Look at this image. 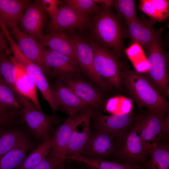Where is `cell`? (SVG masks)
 I'll use <instances>...</instances> for the list:
<instances>
[{
	"mask_svg": "<svg viewBox=\"0 0 169 169\" xmlns=\"http://www.w3.org/2000/svg\"><path fill=\"white\" fill-rule=\"evenodd\" d=\"M121 82L138 108H147L148 111L166 114L168 101L153 86L143 73L130 69L121 64Z\"/></svg>",
	"mask_w": 169,
	"mask_h": 169,
	"instance_id": "1",
	"label": "cell"
},
{
	"mask_svg": "<svg viewBox=\"0 0 169 169\" xmlns=\"http://www.w3.org/2000/svg\"><path fill=\"white\" fill-rule=\"evenodd\" d=\"M92 33L103 46L110 48L119 56L123 50L124 33L121 24L110 7L101 4L92 18Z\"/></svg>",
	"mask_w": 169,
	"mask_h": 169,
	"instance_id": "2",
	"label": "cell"
},
{
	"mask_svg": "<svg viewBox=\"0 0 169 169\" xmlns=\"http://www.w3.org/2000/svg\"><path fill=\"white\" fill-rule=\"evenodd\" d=\"M15 95L21 107V119L26 123L37 140L43 141L51 137L53 126L63 119L49 115L39 110L30 100L18 92Z\"/></svg>",
	"mask_w": 169,
	"mask_h": 169,
	"instance_id": "3",
	"label": "cell"
},
{
	"mask_svg": "<svg viewBox=\"0 0 169 169\" xmlns=\"http://www.w3.org/2000/svg\"><path fill=\"white\" fill-rule=\"evenodd\" d=\"M157 35L148 50V70L143 74L155 89L164 97H169V77L167 68V60L163 49L161 35Z\"/></svg>",
	"mask_w": 169,
	"mask_h": 169,
	"instance_id": "4",
	"label": "cell"
},
{
	"mask_svg": "<svg viewBox=\"0 0 169 169\" xmlns=\"http://www.w3.org/2000/svg\"><path fill=\"white\" fill-rule=\"evenodd\" d=\"M94 52V67L97 74L109 87L121 90V64L118 55L89 38Z\"/></svg>",
	"mask_w": 169,
	"mask_h": 169,
	"instance_id": "5",
	"label": "cell"
},
{
	"mask_svg": "<svg viewBox=\"0 0 169 169\" xmlns=\"http://www.w3.org/2000/svg\"><path fill=\"white\" fill-rule=\"evenodd\" d=\"M114 154L124 163L139 165L146 162L148 155L141 138L140 122L137 116L133 125L123 136L115 140Z\"/></svg>",
	"mask_w": 169,
	"mask_h": 169,
	"instance_id": "6",
	"label": "cell"
},
{
	"mask_svg": "<svg viewBox=\"0 0 169 169\" xmlns=\"http://www.w3.org/2000/svg\"><path fill=\"white\" fill-rule=\"evenodd\" d=\"M10 47L13 55L11 58L30 77L37 88L50 105L53 112L55 113L58 110L60 107L54 96L51 88L41 68L25 57L15 42H12L10 45Z\"/></svg>",
	"mask_w": 169,
	"mask_h": 169,
	"instance_id": "7",
	"label": "cell"
},
{
	"mask_svg": "<svg viewBox=\"0 0 169 169\" xmlns=\"http://www.w3.org/2000/svg\"><path fill=\"white\" fill-rule=\"evenodd\" d=\"M90 15L84 13L64 4L60 6L48 27L49 33L76 29L83 31L91 27Z\"/></svg>",
	"mask_w": 169,
	"mask_h": 169,
	"instance_id": "8",
	"label": "cell"
},
{
	"mask_svg": "<svg viewBox=\"0 0 169 169\" xmlns=\"http://www.w3.org/2000/svg\"><path fill=\"white\" fill-rule=\"evenodd\" d=\"M69 34L73 41L77 62L81 70L100 88L104 90H107L109 87L94 69L93 50L88 39L71 32Z\"/></svg>",
	"mask_w": 169,
	"mask_h": 169,
	"instance_id": "9",
	"label": "cell"
},
{
	"mask_svg": "<svg viewBox=\"0 0 169 169\" xmlns=\"http://www.w3.org/2000/svg\"><path fill=\"white\" fill-rule=\"evenodd\" d=\"M92 117L95 128L105 130L116 140L122 136L130 130L137 117L131 112L105 115L97 111H93Z\"/></svg>",
	"mask_w": 169,
	"mask_h": 169,
	"instance_id": "10",
	"label": "cell"
},
{
	"mask_svg": "<svg viewBox=\"0 0 169 169\" xmlns=\"http://www.w3.org/2000/svg\"><path fill=\"white\" fill-rule=\"evenodd\" d=\"M10 28L13 38L25 57L39 65L45 74L53 76L52 70L44 62V47L34 38L21 31L18 26H14Z\"/></svg>",
	"mask_w": 169,
	"mask_h": 169,
	"instance_id": "11",
	"label": "cell"
},
{
	"mask_svg": "<svg viewBox=\"0 0 169 169\" xmlns=\"http://www.w3.org/2000/svg\"><path fill=\"white\" fill-rule=\"evenodd\" d=\"M166 114L148 111L147 113L139 116L141 140L148 155L151 150L159 143L163 136L162 123Z\"/></svg>",
	"mask_w": 169,
	"mask_h": 169,
	"instance_id": "12",
	"label": "cell"
},
{
	"mask_svg": "<svg viewBox=\"0 0 169 169\" xmlns=\"http://www.w3.org/2000/svg\"><path fill=\"white\" fill-rule=\"evenodd\" d=\"M85 110L69 115L54 132L53 145L49 155L54 157L63 164H64L66 160L67 151L74 126L82 116Z\"/></svg>",
	"mask_w": 169,
	"mask_h": 169,
	"instance_id": "13",
	"label": "cell"
},
{
	"mask_svg": "<svg viewBox=\"0 0 169 169\" xmlns=\"http://www.w3.org/2000/svg\"><path fill=\"white\" fill-rule=\"evenodd\" d=\"M95 129V132L91 133L80 155L91 158L104 159L114 154L115 141L105 130L99 128Z\"/></svg>",
	"mask_w": 169,
	"mask_h": 169,
	"instance_id": "14",
	"label": "cell"
},
{
	"mask_svg": "<svg viewBox=\"0 0 169 169\" xmlns=\"http://www.w3.org/2000/svg\"><path fill=\"white\" fill-rule=\"evenodd\" d=\"M46 14L40 0L31 2L24 11L19 29L39 42L44 35L43 30Z\"/></svg>",
	"mask_w": 169,
	"mask_h": 169,
	"instance_id": "15",
	"label": "cell"
},
{
	"mask_svg": "<svg viewBox=\"0 0 169 169\" xmlns=\"http://www.w3.org/2000/svg\"><path fill=\"white\" fill-rule=\"evenodd\" d=\"M93 109L90 108L86 110L74 126L66 157L80 155L86 146L92 133L90 124Z\"/></svg>",
	"mask_w": 169,
	"mask_h": 169,
	"instance_id": "16",
	"label": "cell"
},
{
	"mask_svg": "<svg viewBox=\"0 0 169 169\" xmlns=\"http://www.w3.org/2000/svg\"><path fill=\"white\" fill-rule=\"evenodd\" d=\"M44 60L54 76L61 79L72 78L81 71L79 66L67 56L44 47Z\"/></svg>",
	"mask_w": 169,
	"mask_h": 169,
	"instance_id": "17",
	"label": "cell"
},
{
	"mask_svg": "<svg viewBox=\"0 0 169 169\" xmlns=\"http://www.w3.org/2000/svg\"><path fill=\"white\" fill-rule=\"evenodd\" d=\"M51 89L58 104L59 107H62L69 115L92 108L64 84H56Z\"/></svg>",
	"mask_w": 169,
	"mask_h": 169,
	"instance_id": "18",
	"label": "cell"
},
{
	"mask_svg": "<svg viewBox=\"0 0 169 169\" xmlns=\"http://www.w3.org/2000/svg\"><path fill=\"white\" fill-rule=\"evenodd\" d=\"M63 80L64 85L93 109L100 107L102 105L104 98L102 94L91 84L80 79L72 78Z\"/></svg>",
	"mask_w": 169,
	"mask_h": 169,
	"instance_id": "19",
	"label": "cell"
},
{
	"mask_svg": "<svg viewBox=\"0 0 169 169\" xmlns=\"http://www.w3.org/2000/svg\"><path fill=\"white\" fill-rule=\"evenodd\" d=\"M43 47L63 54L78 65L73 43L69 34L59 31L44 35L39 42Z\"/></svg>",
	"mask_w": 169,
	"mask_h": 169,
	"instance_id": "20",
	"label": "cell"
},
{
	"mask_svg": "<svg viewBox=\"0 0 169 169\" xmlns=\"http://www.w3.org/2000/svg\"><path fill=\"white\" fill-rule=\"evenodd\" d=\"M126 33L134 43L148 50L158 31L153 28L152 24L143 18H136L127 24Z\"/></svg>",
	"mask_w": 169,
	"mask_h": 169,
	"instance_id": "21",
	"label": "cell"
},
{
	"mask_svg": "<svg viewBox=\"0 0 169 169\" xmlns=\"http://www.w3.org/2000/svg\"><path fill=\"white\" fill-rule=\"evenodd\" d=\"M31 2L28 0H0V18L7 28L18 26Z\"/></svg>",
	"mask_w": 169,
	"mask_h": 169,
	"instance_id": "22",
	"label": "cell"
},
{
	"mask_svg": "<svg viewBox=\"0 0 169 169\" xmlns=\"http://www.w3.org/2000/svg\"><path fill=\"white\" fill-rule=\"evenodd\" d=\"M10 57L16 68L15 92L30 100L39 110L42 111L38 97L37 88L33 81L25 70Z\"/></svg>",
	"mask_w": 169,
	"mask_h": 169,
	"instance_id": "23",
	"label": "cell"
},
{
	"mask_svg": "<svg viewBox=\"0 0 169 169\" xmlns=\"http://www.w3.org/2000/svg\"><path fill=\"white\" fill-rule=\"evenodd\" d=\"M31 140L23 131L11 129L0 132V159L7 153Z\"/></svg>",
	"mask_w": 169,
	"mask_h": 169,
	"instance_id": "24",
	"label": "cell"
},
{
	"mask_svg": "<svg viewBox=\"0 0 169 169\" xmlns=\"http://www.w3.org/2000/svg\"><path fill=\"white\" fill-rule=\"evenodd\" d=\"M66 159L76 161L87 165L90 169H146V165H140L126 163H120L104 159L90 158L81 155L67 157Z\"/></svg>",
	"mask_w": 169,
	"mask_h": 169,
	"instance_id": "25",
	"label": "cell"
},
{
	"mask_svg": "<svg viewBox=\"0 0 169 169\" xmlns=\"http://www.w3.org/2000/svg\"><path fill=\"white\" fill-rule=\"evenodd\" d=\"M53 137L42 141L15 169H33L48 156L53 146Z\"/></svg>",
	"mask_w": 169,
	"mask_h": 169,
	"instance_id": "26",
	"label": "cell"
},
{
	"mask_svg": "<svg viewBox=\"0 0 169 169\" xmlns=\"http://www.w3.org/2000/svg\"><path fill=\"white\" fill-rule=\"evenodd\" d=\"M140 9L151 18L162 22L169 16V1L167 0H141Z\"/></svg>",
	"mask_w": 169,
	"mask_h": 169,
	"instance_id": "27",
	"label": "cell"
},
{
	"mask_svg": "<svg viewBox=\"0 0 169 169\" xmlns=\"http://www.w3.org/2000/svg\"><path fill=\"white\" fill-rule=\"evenodd\" d=\"M33 145L31 141L7 153L0 159V169H15L22 162Z\"/></svg>",
	"mask_w": 169,
	"mask_h": 169,
	"instance_id": "28",
	"label": "cell"
},
{
	"mask_svg": "<svg viewBox=\"0 0 169 169\" xmlns=\"http://www.w3.org/2000/svg\"><path fill=\"white\" fill-rule=\"evenodd\" d=\"M149 160L145 162L148 169H169L168 145L159 143L150 151Z\"/></svg>",
	"mask_w": 169,
	"mask_h": 169,
	"instance_id": "29",
	"label": "cell"
},
{
	"mask_svg": "<svg viewBox=\"0 0 169 169\" xmlns=\"http://www.w3.org/2000/svg\"><path fill=\"white\" fill-rule=\"evenodd\" d=\"M0 73L8 85L15 92L16 66L6 53H3L0 56Z\"/></svg>",
	"mask_w": 169,
	"mask_h": 169,
	"instance_id": "30",
	"label": "cell"
},
{
	"mask_svg": "<svg viewBox=\"0 0 169 169\" xmlns=\"http://www.w3.org/2000/svg\"><path fill=\"white\" fill-rule=\"evenodd\" d=\"M126 52L136 71L142 73L148 70L149 64L147 58L146 57L141 46L134 43L127 49Z\"/></svg>",
	"mask_w": 169,
	"mask_h": 169,
	"instance_id": "31",
	"label": "cell"
},
{
	"mask_svg": "<svg viewBox=\"0 0 169 169\" xmlns=\"http://www.w3.org/2000/svg\"><path fill=\"white\" fill-rule=\"evenodd\" d=\"M132 108L131 100L121 96L110 98L107 102L105 107V110L112 114L130 113Z\"/></svg>",
	"mask_w": 169,
	"mask_h": 169,
	"instance_id": "32",
	"label": "cell"
},
{
	"mask_svg": "<svg viewBox=\"0 0 169 169\" xmlns=\"http://www.w3.org/2000/svg\"><path fill=\"white\" fill-rule=\"evenodd\" d=\"M0 104L10 109L21 110L14 92L0 73Z\"/></svg>",
	"mask_w": 169,
	"mask_h": 169,
	"instance_id": "33",
	"label": "cell"
},
{
	"mask_svg": "<svg viewBox=\"0 0 169 169\" xmlns=\"http://www.w3.org/2000/svg\"><path fill=\"white\" fill-rule=\"evenodd\" d=\"M112 5L118 15L125 20L127 24L136 18L134 0H113Z\"/></svg>",
	"mask_w": 169,
	"mask_h": 169,
	"instance_id": "34",
	"label": "cell"
},
{
	"mask_svg": "<svg viewBox=\"0 0 169 169\" xmlns=\"http://www.w3.org/2000/svg\"><path fill=\"white\" fill-rule=\"evenodd\" d=\"M62 2L64 5L90 15L95 14L99 7L93 0H65Z\"/></svg>",
	"mask_w": 169,
	"mask_h": 169,
	"instance_id": "35",
	"label": "cell"
},
{
	"mask_svg": "<svg viewBox=\"0 0 169 169\" xmlns=\"http://www.w3.org/2000/svg\"><path fill=\"white\" fill-rule=\"evenodd\" d=\"M21 110L12 109L7 112H0V127H10L15 125L21 117Z\"/></svg>",
	"mask_w": 169,
	"mask_h": 169,
	"instance_id": "36",
	"label": "cell"
},
{
	"mask_svg": "<svg viewBox=\"0 0 169 169\" xmlns=\"http://www.w3.org/2000/svg\"><path fill=\"white\" fill-rule=\"evenodd\" d=\"M64 165L49 155L33 169H63Z\"/></svg>",
	"mask_w": 169,
	"mask_h": 169,
	"instance_id": "37",
	"label": "cell"
},
{
	"mask_svg": "<svg viewBox=\"0 0 169 169\" xmlns=\"http://www.w3.org/2000/svg\"><path fill=\"white\" fill-rule=\"evenodd\" d=\"M42 7L46 14H48L51 20L56 15L61 1L59 0H41Z\"/></svg>",
	"mask_w": 169,
	"mask_h": 169,
	"instance_id": "38",
	"label": "cell"
},
{
	"mask_svg": "<svg viewBox=\"0 0 169 169\" xmlns=\"http://www.w3.org/2000/svg\"><path fill=\"white\" fill-rule=\"evenodd\" d=\"M8 44L6 36L0 26V56L4 53H6L9 55L12 53Z\"/></svg>",
	"mask_w": 169,
	"mask_h": 169,
	"instance_id": "39",
	"label": "cell"
},
{
	"mask_svg": "<svg viewBox=\"0 0 169 169\" xmlns=\"http://www.w3.org/2000/svg\"><path fill=\"white\" fill-rule=\"evenodd\" d=\"M161 131L163 136H167L169 132V113H167L163 119L161 125Z\"/></svg>",
	"mask_w": 169,
	"mask_h": 169,
	"instance_id": "40",
	"label": "cell"
},
{
	"mask_svg": "<svg viewBox=\"0 0 169 169\" xmlns=\"http://www.w3.org/2000/svg\"><path fill=\"white\" fill-rule=\"evenodd\" d=\"M96 3L100 4L108 7L112 5L113 0H93Z\"/></svg>",
	"mask_w": 169,
	"mask_h": 169,
	"instance_id": "41",
	"label": "cell"
},
{
	"mask_svg": "<svg viewBox=\"0 0 169 169\" xmlns=\"http://www.w3.org/2000/svg\"><path fill=\"white\" fill-rule=\"evenodd\" d=\"M13 109H9L0 104V112H7Z\"/></svg>",
	"mask_w": 169,
	"mask_h": 169,
	"instance_id": "42",
	"label": "cell"
},
{
	"mask_svg": "<svg viewBox=\"0 0 169 169\" xmlns=\"http://www.w3.org/2000/svg\"><path fill=\"white\" fill-rule=\"evenodd\" d=\"M63 169H64V168Z\"/></svg>",
	"mask_w": 169,
	"mask_h": 169,
	"instance_id": "43",
	"label": "cell"
}]
</instances>
